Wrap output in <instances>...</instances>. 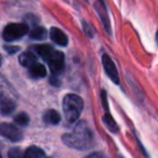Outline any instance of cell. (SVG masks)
<instances>
[{
    "mask_svg": "<svg viewBox=\"0 0 158 158\" xmlns=\"http://www.w3.org/2000/svg\"><path fill=\"white\" fill-rule=\"evenodd\" d=\"M11 99V86L0 75V102Z\"/></svg>",
    "mask_w": 158,
    "mask_h": 158,
    "instance_id": "30bf717a",
    "label": "cell"
},
{
    "mask_svg": "<svg viewBox=\"0 0 158 158\" xmlns=\"http://www.w3.org/2000/svg\"><path fill=\"white\" fill-rule=\"evenodd\" d=\"M8 157L9 158H24V155H23V152H22L19 148H13L9 151Z\"/></svg>",
    "mask_w": 158,
    "mask_h": 158,
    "instance_id": "ffe728a7",
    "label": "cell"
},
{
    "mask_svg": "<svg viewBox=\"0 0 158 158\" xmlns=\"http://www.w3.org/2000/svg\"><path fill=\"white\" fill-rule=\"evenodd\" d=\"M1 63H2V59H1V56H0V64H1Z\"/></svg>",
    "mask_w": 158,
    "mask_h": 158,
    "instance_id": "cb8c5ba5",
    "label": "cell"
},
{
    "mask_svg": "<svg viewBox=\"0 0 158 158\" xmlns=\"http://www.w3.org/2000/svg\"><path fill=\"white\" fill-rule=\"evenodd\" d=\"M44 121L48 124H52V125H57L60 122V115L57 111L55 110H48V112L44 114Z\"/></svg>",
    "mask_w": 158,
    "mask_h": 158,
    "instance_id": "4fadbf2b",
    "label": "cell"
},
{
    "mask_svg": "<svg viewBox=\"0 0 158 158\" xmlns=\"http://www.w3.org/2000/svg\"><path fill=\"white\" fill-rule=\"evenodd\" d=\"M19 64L23 67H26V68H30L32 64H35L37 63V56L33 54L30 51H27V52H24L19 55Z\"/></svg>",
    "mask_w": 158,
    "mask_h": 158,
    "instance_id": "9c48e42d",
    "label": "cell"
},
{
    "mask_svg": "<svg viewBox=\"0 0 158 158\" xmlns=\"http://www.w3.org/2000/svg\"><path fill=\"white\" fill-rule=\"evenodd\" d=\"M4 50L9 53V54H15L16 52L19 51V46H9V45H4Z\"/></svg>",
    "mask_w": 158,
    "mask_h": 158,
    "instance_id": "44dd1931",
    "label": "cell"
},
{
    "mask_svg": "<svg viewBox=\"0 0 158 158\" xmlns=\"http://www.w3.org/2000/svg\"><path fill=\"white\" fill-rule=\"evenodd\" d=\"M29 69V74L31 77L35 79H39V77H44L46 75V69L45 67L42 64L35 63V64H32Z\"/></svg>",
    "mask_w": 158,
    "mask_h": 158,
    "instance_id": "8fae6325",
    "label": "cell"
},
{
    "mask_svg": "<svg viewBox=\"0 0 158 158\" xmlns=\"http://www.w3.org/2000/svg\"><path fill=\"white\" fill-rule=\"evenodd\" d=\"M155 40H156V43H157V45H158V30L156 31V35H155Z\"/></svg>",
    "mask_w": 158,
    "mask_h": 158,
    "instance_id": "603a6c76",
    "label": "cell"
},
{
    "mask_svg": "<svg viewBox=\"0 0 158 158\" xmlns=\"http://www.w3.org/2000/svg\"><path fill=\"white\" fill-rule=\"evenodd\" d=\"M101 61H102V66H103L104 72L108 75V77L113 82L114 84L118 85L119 84V77H118V72H117L116 66L115 63L113 61V59L109 56L108 54H102L101 56Z\"/></svg>",
    "mask_w": 158,
    "mask_h": 158,
    "instance_id": "5b68a950",
    "label": "cell"
},
{
    "mask_svg": "<svg viewBox=\"0 0 158 158\" xmlns=\"http://www.w3.org/2000/svg\"><path fill=\"white\" fill-rule=\"evenodd\" d=\"M14 122L19 126H27L29 123V116L26 113H19L14 117Z\"/></svg>",
    "mask_w": 158,
    "mask_h": 158,
    "instance_id": "ac0fdd59",
    "label": "cell"
},
{
    "mask_svg": "<svg viewBox=\"0 0 158 158\" xmlns=\"http://www.w3.org/2000/svg\"><path fill=\"white\" fill-rule=\"evenodd\" d=\"M102 121H103V124L106 125V127L111 131V132L116 133L117 131H118V127H117L115 121L113 119V117L110 115V113L106 112V114L103 115V117H102Z\"/></svg>",
    "mask_w": 158,
    "mask_h": 158,
    "instance_id": "5bb4252c",
    "label": "cell"
},
{
    "mask_svg": "<svg viewBox=\"0 0 158 158\" xmlns=\"http://www.w3.org/2000/svg\"><path fill=\"white\" fill-rule=\"evenodd\" d=\"M50 37H51V39H52V41L54 42V43H56L57 45H60V46L68 45V42H69L68 35H67L63 30L59 29V28H56V27L51 28Z\"/></svg>",
    "mask_w": 158,
    "mask_h": 158,
    "instance_id": "ba28073f",
    "label": "cell"
},
{
    "mask_svg": "<svg viewBox=\"0 0 158 158\" xmlns=\"http://www.w3.org/2000/svg\"><path fill=\"white\" fill-rule=\"evenodd\" d=\"M83 100L77 95L69 94L64 98L63 109L66 119L69 123H74L79 119L83 110Z\"/></svg>",
    "mask_w": 158,
    "mask_h": 158,
    "instance_id": "7a4b0ae2",
    "label": "cell"
},
{
    "mask_svg": "<svg viewBox=\"0 0 158 158\" xmlns=\"http://www.w3.org/2000/svg\"><path fill=\"white\" fill-rule=\"evenodd\" d=\"M86 158H106V157L102 153H93V154H90L89 156H87Z\"/></svg>",
    "mask_w": 158,
    "mask_h": 158,
    "instance_id": "7402d4cb",
    "label": "cell"
},
{
    "mask_svg": "<svg viewBox=\"0 0 158 158\" xmlns=\"http://www.w3.org/2000/svg\"><path fill=\"white\" fill-rule=\"evenodd\" d=\"M0 158H2V157H1V155H0Z\"/></svg>",
    "mask_w": 158,
    "mask_h": 158,
    "instance_id": "d4e9b609",
    "label": "cell"
},
{
    "mask_svg": "<svg viewBox=\"0 0 158 158\" xmlns=\"http://www.w3.org/2000/svg\"><path fill=\"white\" fill-rule=\"evenodd\" d=\"M63 141L66 145L75 150H87L94 144V135L85 122H80L72 132L63 135Z\"/></svg>",
    "mask_w": 158,
    "mask_h": 158,
    "instance_id": "6da1fadb",
    "label": "cell"
},
{
    "mask_svg": "<svg viewBox=\"0 0 158 158\" xmlns=\"http://www.w3.org/2000/svg\"><path fill=\"white\" fill-rule=\"evenodd\" d=\"M32 50L35 51V52L37 53L39 56H41L42 58L45 60V59L48 58V56L51 54V53H52V51L54 50V48H53L51 45H48V44H38V45H33L32 46Z\"/></svg>",
    "mask_w": 158,
    "mask_h": 158,
    "instance_id": "7c38bea8",
    "label": "cell"
},
{
    "mask_svg": "<svg viewBox=\"0 0 158 158\" xmlns=\"http://www.w3.org/2000/svg\"><path fill=\"white\" fill-rule=\"evenodd\" d=\"M46 29L44 27H41V26H38V27L33 28L31 30V32L29 33L30 38L33 40H44L46 38Z\"/></svg>",
    "mask_w": 158,
    "mask_h": 158,
    "instance_id": "e0dca14e",
    "label": "cell"
},
{
    "mask_svg": "<svg viewBox=\"0 0 158 158\" xmlns=\"http://www.w3.org/2000/svg\"><path fill=\"white\" fill-rule=\"evenodd\" d=\"M28 32V25L24 23H11L4 27L2 38L4 41L11 42L24 37Z\"/></svg>",
    "mask_w": 158,
    "mask_h": 158,
    "instance_id": "3957f363",
    "label": "cell"
},
{
    "mask_svg": "<svg viewBox=\"0 0 158 158\" xmlns=\"http://www.w3.org/2000/svg\"><path fill=\"white\" fill-rule=\"evenodd\" d=\"M16 106H15V102L12 99L6 100V101L1 102V106H0V111L3 115H9L15 110Z\"/></svg>",
    "mask_w": 158,
    "mask_h": 158,
    "instance_id": "2e32d148",
    "label": "cell"
},
{
    "mask_svg": "<svg viewBox=\"0 0 158 158\" xmlns=\"http://www.w3.org/2000/svg\"><path fill=\"white\" fill-rule=\"evenodd\" d=\"M50 67L51 71L54 75H57L59 73L63 72L64 67V53L59 52V51L53 50L52 53L48 56L45 59Z\"/></svg>",
    "mask_w": 158,
    "mask_h": 158,
    "instance_id": "277c9868",
    "label": "cell"
},
{
    "mask_svg": "<svg viewBox=\"0 0 158 158\" xmlns=\"http://www.w3.org/2000/svg\"><path fill=\"white\" fill-rule=\"evenodd\" d=\"M95 10L97 11L99 19L101 21L102 25H103L106 31L111 35V24H110V17H109V12L108 8L104 0H97V2L95 3Z\"/></svg>",
    "mask_w": 158,
    "mask_h": 158,
    "instance_id": "8992f818",
    "label": "cell"
},
{
    "mask_svg": "<svg viewBox=\"0 0 158 158\" xmlns=\"http://www.w3.org/2000/svg\"><path fill=\"white\" fill-rule=\"evenodd\" d=\"M0 135L13 142L21 141L22 138H23V135L19 130V128H16L14 125L6 124V123L0 125Z\"/></svg>",
    "mask_w": 158,
    "mask_h": 158,
    "instance_id": "52a82bcc",
    "label": "cell"
},
{
    "mask_svg": "<svg viewBox=\"0 0 158 158\" xmlns=\"http://www.w3.org/2000/svg\"><path fill=\"white\" fill-rule=\"evenodd\" d=\"M24 158H45V155H44V152L40 148L31 146V148H29L26 151Z\"/></svg>",
    "mask_w": 158,
    "mask_h": 158,
    "instance_id": "9a60e30c",
    "label": "cell"
},
{
    "mask_svg": "<svg viewBox=\"0 0 158 158\" xmlns=\"http://www.w3.org/2000/svg\"><path fill=\"white\" fill-rule=\"evenodd\" d=\"M83 30L88 38H94V35H95L94 28H93V26L90 25L89 23H87L86 21H83Z\"/></svg>",
    "mask_w": 158,
    "mask_h": 158,
    "instance_id": "d6986e66",
    "label": "cell"
}]
</instances>
